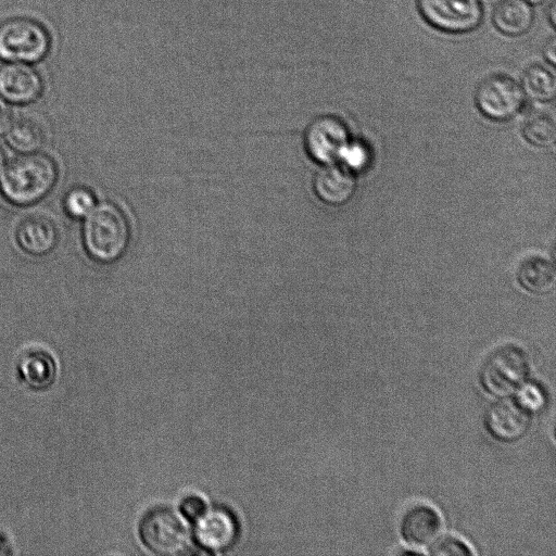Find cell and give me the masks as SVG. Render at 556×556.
Returning <instances> with one entry per match:
<instances>
[{
	"instance_id": "cell-29",
	"label": "cell",
	"mask_w": 556,
	"mask_h": 556,
	"mask_svg": "<svg viewBox=\"0 0 556 556\" xmlns=\"http://www.w3.org/2000/svg\"><path fill=\"white\" fill-rule=\"evenodd\" d=\"M556 6H555V2L554 0H552L550 6H549V10H548V18L549 21L552 25V27H555V18H556V12H555Z\"/></svg>"
},
{
	"instance_id": "cell-12",
	"label": "cell",
	"mask_w": 556,
	"mask_h": 556,
	"mask_svg": "<svg viewBox=\"0 0 556 556\" xmlns=\"http://www.w3.org/2000/svg\"><path fill=\"white\" fill-rule=\"evenodd\" d=\"M196 521L195 536L202 548L220 552L234 545L238 526L230 511L212 508L202 513Z\"/></svg>"
},
{
	"instance_id": "cell-13",
	"label": "cell",
	"mask_w": 556,
	"mask_h": 556,
	"mask_svg": "<svg viewBox=\"0 0 556 556\" xmlns=\"http://www.w3.org/2000/svg\"><path fill=\"white\" fill-rule=\"evenodd\" d=\"M16 239L25 254L43 257L57 247L59 231L52 219L42 214H33L21 220L17 227Z\"/></svg>"
},
{
	"instance_id": "cell-23",
	"label": "cell",
	"mask_w": 556,
	"mask_h": 556,
	"mask_svg": "<svg viewBox=\"0 0 556 556\" xmlns=\"http://www.w3.org/2000/svg\"><path fill=\"white\" fill-rule=\"evenodd\" d=\"M521 393L518 395V399L527 407L530 411L540 409L546 402L545 393L536 384H524L521 388Z\"/></svg>"
},
{
	"instance_id": "cell-7",
	"label": "cell",
	"mask_w": 556,
	"mask_h": 556,
	"mask_svg": "<svg viewBox=\"0 0 556 556\" xmlns=\"http://www.w3.org/2000/svg\"><path fill=\"white\" fill-rule=\"evenodd\" d=\"M526 95L520 83L505 74L490 75L477 87L475 103L483 115L507 121L522 110Z\"/></svg>"
},
{
	"instance_id": "cell-5",
	"label": "cell",
	"mask_w": 556,
	"mask_h": 556,
	"mask_svg": "<svg viewBox=\"0 0 556 556\" xmlns=\"http://www.w3.org/2000/svg\"><path fill=\"white\" fill-rule=\"evenodd\" d=\"M141 535L147 548L158 555H183L194 546L182 517L169 509L150 512L142 523Z\"/></svg>"
},
{
	"instance_id": "cell-21",
	"label": "cell",
	"mask_w": 556,
	"mask_h": 556,
	"mask_svg": "<svg viewBox=\"0 0 556 556\" xmlns=\"http://www.w3.org/2000/svg\"><path fill=\"white\" fill-rule=\"evenodd\" d=\"M65 206L70 217L85 219L97 206L96 197L90 189L78 187L68 194Z\"/></svg>"
},
{
	"instance_id": "cell-27",
	"label": "cell",
	"mask_w": 556,
	"mask_h": 556,
	"mask_svg": "<svg viewBox=\"0 0 556 556\" xmlns=\"http://www.w3.org/2000/svg\"><path fill=\"white\" fill-rule=\"evenodd\" d=\"M543 57L550 63L551 66H555L556 63V39L554 36L547 41L545 47L542 50Z\"/></svg>"
},
{
	"instance_id": "cell-8",
	"label": "cell",
	"mask_w": 556,
	"mask_h": 556,
	"mask_svg": "<svg viewBox=\"0 0 556 556\" xmlns=\"http://www.w3.org/2000/svg\"><path fill=\"white\" fill-rule=\"evenodd\" d=\"M14 374L22 388L33 394H44L57 384L59 363L54 353L46 347L28 346L18 353Z\"/></svg>"
},
{
	"instance_id": "cell-22",
	"label": "cell",
	"mask_w": 556,
	"mask_h": 556,
	"mask_svg": "<svg viewBox=\"0 0 556 556\" xmlns=\"http://www.w3.org/2000/svg\"><path fill=\"white\" fill-rule=\"evenodd\" d=\"M432 548L429 550V554L432 555H458V556H469L473 555V551L469 546L466 545L464 541L457 537L446 536L444 538L437 539L432 543Z\"/></svg>"
},
{
	"instance_id": "cell-26",
	"label": "cell",
	"mask_w": 556,
	"mask_h": 556,
	"mask_svg": "<svg viewBox=\"0 0 556 556\" xmlns=\"http://www.w3.org/2000/svg\"><path fill=\"white\" fill-rule=\"evenodd\" d=\"M12 122H14V117H12L11 109L6 100L0 96V135L7 133Z\"/></svg>"
},
{
	"instance_id": "cell-17",
	"label": "cell",
	"mask_w": 556,
	"mask_h": 556,
	"mask_svg": "<svg viewBox=\"0 0 556 556\" xmlns=\"http://www.w3.org/2000/svg\"><path fill=\"white\" fill-rule=\"evenodd\" d=\"M518 281L527 292L547 295L553 292L556 284V271L551 261L540 256L524 260L518 269Z\"/></svg>"
},
{
	"instance_id": "cell-3",
	"label": "cell",
	"mask_w": 556,
	"mask_h": 556,
	"mask_svg": "<svg viewBox=\"0 0 556 556\" xmlns=\"http://www.w3.org/2000/svg\"><path fill=\"white\" fill-rule=\"evenodd\" d=\"M52 41L44 25L28 18H16L0 25V59L35 63L49 53Z\"/></svg>"
},
{
	"instance_id": "cell-11",
	"label": "cell",
	"mask_w": 556,
	"mask_h": 556,
	"mask_svg": "<svg viewBox=\"0 0 556 556\" xmlns=\"http://www.w3.org/2000/svg\"><path fill=\"white\" fill-rule=\"evenodd\" d=\"M44 91L41 74L29 63L9 62L0 68V96L8 103L29 105Z\"/></svg>"
},
{
	"instance_id": "cell-16",
	"label": "cell",
	"mask_w": 556,
	"mask_h": 556,
	"mask_svg": "<svg viewBox=\"0 0 556 556\" xmlns=\"http://www.w3.org/2000/svg\"><path fill=\"white\" fill-rule=\"evenodd\" d=\"M492 23L507 36H521L532 29L535 15L533 5L525 0H499L492 10Z\"/></svg>"
},
{
	"instance_id": "cell-30",
	"label": "cell",
	"mask_w": 556,
	"mask_h": 556,
	"mask_svg": "<svg viewBox=\"0 0 556 556\" xmlns=\"http://www.w3.org/2000/svg\"><path fill=\"white\" fill-rule=\"evenodd\" d=\"M5 163H6L5 151L3 147L0 146V171H2V169L4 168Z\"/></svg>"
},
{
	"instance_id": "cell-10",
	"label": "cell",
	"mask_w": 556,
	"mask_h": 556,
	"mask_svg": "<svg viewBox=\"0 0 556 556\" xmlns=\"http://www.w3.org/2000/svg\"><path fill=\"white\" fill-rule=\"evenodd\" d=\"M532 423L530 411L518 398L500 400L486 415V427L492 437L503 442L521 439Z\"/></svg>"
},
{
	"instance_id": "cell-25",
	"label": "cell",
	"mask_w": 556,
	"mask_h": 556,
	"mask_svg": "<svg viewBox=\"0 0 556 556\" xmlns=\"http://www.w3.org/2000/svg\"><path fill=\"white\" fill-rule=\"evenodd\" d=\"M181 509L186 517L197 520L206 511V505L197 497H189L183 501Z\"/></svg>"
},
{
	"instance_id": "cell-6",
	"label": "cell",
	"mask_w": 556,
	"mask_h": 556,
	"mask_svg": "<svg viewBox=\"0 0 556 556\" xmlns=\"http://www.w3.org/2000/svg\"><path fill=\"white\" fill-rule=\"evenodd\" d=\"M417 8L429 25L449 34L470 33L484 19L480 0H417Z\"/></svg>"
},
{
	"instance_id": "cell-31",
	"label": "cell",
	"mask_w": 556,
	"mask_h": 556,
	"mask_svg": "<svg viewBox=\"0 0 556 556\" xmlns=\"http://www.w3.org/2000/svg\"><path fill=\"white\" fill-rule=\"evenodd\" d=\"M530 5H539L547 2V0H525Z\"/></svg>"
},
{
	"instance_id": "cell-14",
	"label": "cell",
	"mask_w": 556,
	"mask_h": 556,
	"mask_svg": "<svg viewBox=\"0 0 556 556\" xmlns=\"http://www.w3.org/2000/svg\"><path fill=\"white\" fill-rule=\"evenodd\" d=\"M442 521L439 513L426 504L414 505L403 515L400 532L409 545H432L440 536Z\"/></svg>"
},
{
	"instance_id": "cell-19",
	"label": "cell",
	"mask_w": 556,
	"mask_h": 556,
	"mask_svg": "<svg viewBox=\"0 0 556 556\" xmlns=\"http://www.w3.org/2000/svg\"><path fill=\"white\" fill-rule=\"evenodd\" d=\"M521 86L526 96L541 103H549L556 95L555 75L545 66L528 67L523 74Z\"/></svg>"
},
{
	"instance_id": "cell-18",
	"label": "cell",
	"mask_w": 556,
	"mask_h": 556,
	"mask_svg": "<svg viewBox=\"0 0 556 556\" xmlns=\"http://www.w3.org/2000/svg\"><path fill=\"white\" fill-rule=\"evenodd\" d=\"M6 134L9 145L23 154L36 153L47 139L43 124L32 118L12 122Z\"/></svg>"
},
{
	"instance_id": "cell-24",
	"label": "cell",
	"mask_w": 556,
	"mask_h": 556,
	"mask_svg": "<svg viewBox=\"0 0 556 556\" xmlns=\"http://www.w3.org/2000/svg\"><path fill=\"white\" fill-rule=\"evenodd\" d=\"M351 169H360L368 161L366 150L362 146H348L343 158Z\"/></svg>"
},
{
	"instance_id": "cell-15",
	"label": "cell",
	"mask_w": 556,
	"mask_h": 556,
	"mask_svg": "<svg viewBox=\"0 0 556 556\" xmlns=\"http://www.w3.org/2000/svg\"><path fill=\"white\" fill-rule=\"evenodd\" d=\"M314 192L317 196L330 206H341L355 195V176L344 167L327 164L315 175Z\"/></svg>"
},
{
	"instance_id": "cell-20",
	"label": "cell",
	"mask_w": 556,
	"mask_h": 556,
	"mask_svg": "<svg viewBox=\"0 0 556 556\" xmlns=\"http://www.w3.org/2000/svg\"><path fill=\"white\" fill-rule=\"evenodd\" d=\"M523 134L526 141L536 147L547 148L556 141V125L552 117L537 113L524 124Z\"/></svg>"
},
{
	"instance_id": "cell-4",
	"label": "cell",
	"mask_w": 556,
	"mask_h": 556,
	"mask_svg": "<svg viewBox=\"0 0 556 556\" xmlns=\"http://www.w3.org/2000/svg\"><path fill=\"white\" fill-rule=\"evenodd\" d=\"M529 371L525 351L516 345H505L492 352L484 363L480 384L491 396H509L526 383Z\"/></svg>"
},
{
	"instance_id": "cell-28",
	"label": "cell",
	"mask_w": 556,
	"mask_h": 556,
	"mask_svg": "<svg viewBox=\"0 0 556 556\" xmlns=\"http://www.w3.org/2000/svg\"><path fill=\"white\" fill-rule=\"evenodd\" d=\"M14 546L7 533L0 532V554H14Z\"/></svg>"
},
{
	"instance_id": "cell-9",
	"label": "cell",
	"mask_w": 556,
	"mask_h": 556,
	"mask_svg": "<svg viewBox=\"0 0 556 556\" xmlns=\"http://www.w3.org/2000/svg\"><path fill=\"white\" fill-rule=\"evenodd\" d=\"M348 130L343 120L322 116L313 120L305 133L308 155L324 166L343 158L348 144Z\"/></svg>"
},
{
	"instance_id": "cell-2",
	"label": "cell",
	"mask_w": 556,
	"mask_h": 556,
	"mask_svg": "<svg viewBox=\"0 0 556 556\" xmlns=\"http://www.w3.org/2000/svg\"><path fill=\"white\" fill-rule=\"evenodd\" d=\"M87 254L100 263L116 262L131 243V225L124 211L111 202L97 205L85 218L83 231Z\"/></svg>"
},
{
	"instance_id": "cell-1",
	"label": "cell",
	"mask_w": 556,
	"mask_h": 556,
	"mask_svg": "<svg viewBox=\"0 0 556 556\" xmlns=\"http://www.w3.org/2000/svg\"><path fill=\"white\" fill-rule=\"evenodd\" d=\"M58 176L59 169L52 157L24 154L5 163L0 171V193L11 205H34L53 191Z\"/></svg>"
}]
</instances>
